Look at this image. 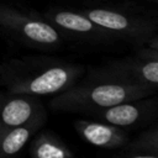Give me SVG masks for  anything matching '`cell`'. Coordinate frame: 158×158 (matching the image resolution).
Here are the masks:
<instances>
[{"mask_svg":"<svg viewBox=\"0 0 158 158\" xmlns=\"http://www.w3.org/2000/svg\"><path fill=\"white\" fill-rule=\"evenodd\" d=\"M157 107L156 100L137 99L131 101H125L110 107L91 111L86 115L93 120L102 121L116 127L133 126L137 122L147 118Z\"/></svg>","mask_w":158,"mask_h":158,"instance_id":"5","label":"cell"},{"mask_svg":"<svg viewBox=\"0 0 158 158\" xmlns=\"http://www.w3.org/2000/svg\"><path fill=\"white\" fill-rule=\"evenodd\" d=\"M147 47H151V48H158V33H154L147 42H146Z\"/></svg>","mask_w":158,"mask_h":158,"instance_id":"15","label":"cell"},{"mask_svg":"<svg viewBox=\"0 0 158 158\" xmlns=\"http://www.w3.org/2000/svg\"><path fill=\"white\" fill-rule=\"evenodd\" d=\"M42 121L43 114L26 125L17 126L0 133V156L12 157L17 154L28 142L31 135L42 125Z\"/></svg>","mask_w":158,"mask_h":158,"instance_id":"10","label":"cell"},{"mask_svg":"<svg viewBox=\"0 0 158 158\" xmlns=\"http://www.w3.org/2000/svg\"><path fill=\"white\" fill-rule=\"evenodd\" d=\"M117 158H158V153L154 152H147V151H136Z\"/></svg>","mask_w":158,"mask_h":158,"instance_id":"14","label":"cell"},{"mask_svg":"<svg viewBox=\"0 0 158 158\" xmlns=\"http://www.w3.org/2000/svg\"><path fill=\"white\" fill-rule=\"evenodd\" d=\"M37 101L30 98H11L0 104V133L26 125L42 115Z\"/></svg>","mask_w":158,"mask_h":158,"instance_id":"9","label":"cell"},{"mask_svg":"<svg viewBox=\"0 0 158 158\" xmlns=\"http://www.w3.org/2000/svg\"><path fill=\"white\" fill-rule=\"evenodd\" d=\"M0 25L33 44L53 47L62 43L59 31L48 21L23 15L2 5H0Z\"/></svg>","mask_w":158,"mask_h":158,"instance_id":"4","label":"cell"},{"mask_svg":"<svg viewBox=\"0 0 158 158\" xmlns=\"http://www.w3.org/2000/svg\"><path fill=\"white\" fill-rule=\"evenodd\" d=\"M136 57H139V58H151V59L158 60V48H151V47L139 48L136 52Z\"/></svg>","mask_w":158,"mask_h":158,"instance_id":"13","label":"cell"},{"mask_svg":"<svg viewBox=\"0 0 158 158\" xmlns=\"http://www.w3.org/2000/svg\"><path fill=\"white\" fill-rule=\"evenodd\" d=\"M102 77L116 78L152 89H158V60L151 58H130L116 62L105 68Z\"/></svg>","mask_w":158,"mask_h":158,"instance_id":"7","label":"cell"},{"mask_svg":"<svg viewBox=\"0 0 158 158\" xmlns=\"http://www.w3.org/2000/svg\"><path fill=\"white\" fill-rule=\"evenodd\" d=\"M33 158H73L72 152L51 135L40 136L32 146Z\"/></svg>","mask_w":158,"mask_h":158,"instance_id":"11","label":"cell"},{"mask_svg":"<svg viewBox=\"0 0 158 158\" xmlns=\"http://www.w3.org/2000/svg\"><path fill=\"white\" fill-rule=\"evenodd\" d=\"M74 127L85 142L95 147L118 148L127 143L126 131L102 121L79 118L74 121Z\"/></svg>","mask_w":158,"mask_h":158,"instance_id":"8","label":"cell"},{"mask_svg":"<svg viewBox=\"0 0 158 158\" xmlns=\"http://www.w3.org/2000/svg\"><path fill=\"white\" fill-rule=\"evenodd\" d=\"M81 12L95 25L111 35L116 41L126 40L146 44V42L156 33L158 26L157 20L148 15L132 12L115 6H89L83 9Z\"/></svg>","mask_w":158,"mask_h":158,"instance_id":"2","label":"cell"},{"mask_svg":"<svg viewBox=\"0 0 158 158\" xmlns=\"http://www.w3.org/2000/svg\"><path fill=\"white\" fill-rule=\"evenodd\" d=\"M153 1H154V2H158V0H153Z\"/></svg>","mask_w":158,"mask_h":158,"instance_id":"16","label":"cell"},{"mask_svg":"<svg viewBox=\"0 0 158 158\" xmlns=\"http://www.w3.org/2000/svg\"><path fill=\"white\" fill-rule=\"evenodd\" d=\"M81 72L83 68L75 64L51 65L31 78L12 83L11 91L27 95L59 94L75 85Z\"/></svg>","mask_w":158,"mask_h":158,"instance_id":"3","label":"cell"},{"mask_svg":"<svg viewBox=\"0 0 158 158\" xmlns=\"http://www.w3.org/2000/svg\"><path fill=\"white\" fill-rule=\"evenodd\" d=\"M100 79L81 85H73L59 93L51 106L56 110L89 114L125 101L143 99L157 90L131 81L98 75Z\"/></svg>","mask_w":158,"mask_h":158,"instance_id":"1","label":"cell"},{"mask_svg":"<svg viewBox=\"0 0 158 158\" xmlns=\"http://www.w3.org/2000/svg\"><path fill=\"white\" fill-rule=\"evenodd\" d=\"M49 23L56 28L64 32L72 33L86 41L94 42H112L116 41L105 30L95 25L90 19H88L81 11L72 10H54L46 15Z\"/></svg>","mask_w":158,"mask_h":158,"instance_id":"6","label":"cell"},{"mask_svg":"<svg viewBox=\"0 0 158 158\" xmlns=\"http://www.w3.org/2000/svg\"><path fill=\"white\" fill-rule=\"evenodd\" d=\"M131 149L147 151L158 153V127H154L144 133H142L131 146Z\"/></svg>","mask_w":158,"mask_h":158,"instance_id":"12","label":"cell"}]
</instances>
